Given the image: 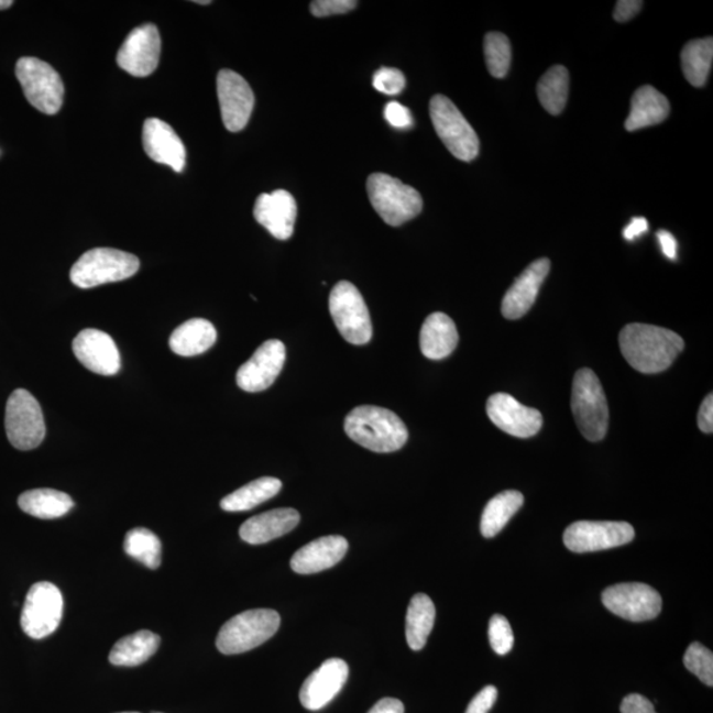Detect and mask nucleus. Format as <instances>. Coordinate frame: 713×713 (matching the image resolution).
I'll use <instances>...</instances> for the list:
<instances>
[{"label":"nucleus","instance_id":"13","mask_svg":"<svg viewBox=\"0 0 713 713\" xmlns=\"http://www.w3.org/2000/svg\"><path fill=\"white\" fill-rule=\"evenodd\" d=\"M603 604L607 611L633 623L656 618L662 611L660 594L644 583H623L606 588Z\"/></svg>","mask_w":713,"mask_h":713},{"label":"nucleus","instance_id":"47","mask_svg":"<svg viewBox=\"0 0 713 713\" xmlns=\"http://www.w3.org/2000/svg\"><path fill=\"white\" fill-rule=\"evenodd\" d=\"M368 713H405V705L398 699L385 698L380 700Z\"/></svg>","mask_w":713,"mask_h":713},{"label":"nucleus","instance_id":"20","mask_svg":"<svg viewBox=\"0 0 713 713\" xmlns=\"http://www.w3.org/2000/svg\"><path fill=\"white\" fill-rule=\"evenodd\" d=\"M297 207L293 195L284 189L262 194L256 198L254 217L276 240L286 241L294 234Z\"/></svg>","mask_w":713,"mask_h":713},{"label":"nucleus","instance_id":"28","mask_svg":"<svg viewBox=\"0 0 713 713\" xmlns=\"http://www.w3.org/2000/svg\"><path fill=\"white\" fill-rule=\"evenodd\" d=\"M18 504L24 513L42 519L64 517L75 506L68 494L55 489H33L24 492L20 495Z\"/></svg>","mask_w":713,"mask_h":713},{"label":"nucleus","instance_id":"26","mask_svg":"<svg viewBox=\"0 0 713 713\" xmlns=\"http://www.w3.org/2000/svg\"><path fill=\"white\" fill-rule=\"evenodd\" d=\"M670 103L652 86L645 85L632 97L630 114L625 122L627 131H637L662 123L669 117Z\"/></svg>","mask_w":713,"mask_h":713},{"label":"nucleus","instance_id":"43","mask_svg":"<svg viewBox=\"0 0 713 713\" xmlns=\"http://www.w3.org/2000/svg\"><path fill=\"white\" fill-rule=\"evenodd\" d=\"M619 710L621 713H657L650 700L638 693L627 695L621 703Z\"/></svg>","mask_w":713,"mask_h":713},{"label":"nucleus","instance_id":"49","mask_svg":"<svg viewBox=\"0 0 713 713\" xmlns=\"http://www.w3.org/2000/svg\"><path fill=\"white\" fill-rule=\"evenodd\" d=\"M12 4H13L12 0H0V10L10 9Z\"/></svg>","mask_w":713,"mask_h":713},{"label":"nucleus","instance_id":"16","mask_svg":"<svg viewBox=\"0 0 713 713\" xmlns=\"http://www.w3.org/2000/svg\"><path fill=\"white\" fill-rule=\"evenodd\" d=\"M286 362V347L279 340H268L255 350L248 362L238 369L237 385L243 392L260 393L267 390Z\"/></svg>","mask_w":713,"mask_h":713},{"label":"nucleus","instance_id":"40","mask_svg":"<svg viewBox=\"0 0 713 713\" xmlns=\"http://www.w3.org/2000/svg\"><path fill=\"white\" fill-rule=\"evenodd\" d=\"M356 6L354 0H316L310 3V12L316 18H327L353 11Z\"/></svg>","mask_w":713,"mask_h":713},{"label":"nucleus","instance_id":"9","mask_svg":"<svg viewBox=\"0 0 713 713\" xmlns=\"http://www.w3.org/2000/svg\"><path fill=\"white\" fill-rule=\"evenodd\" d=\"M4 425L7 438L19 451H31L42 445L45 438L42 407L35 396L24 388L15 390L7 401Z\"/></svg>","mask_w":713,"mask_h":713},{"label":"nucleus","instance_id":"6","mask_svg":"<svg viewBox=\"0 0 713 713\" xmlns=\"http://www.w3.org/2000/svg\"><path fill=\"white\" fill-rule=\"evenodd\" d=\"M279 626V613L273 610L242 612L221 627L216 639L217 649L224 656L253 650L274 637Z\"/></svg>","mask_w":713,"mask_h":713},{"label":"nucleus","instance_id":"29","mask_svg":"<svg viewBox=\"0 0 713 713\" xmlns=\"http://www.w3.org/2000/svg\"><path fill=\"white\" fill-rule=\"evenodd\" d=\"M158 645L161 637L157 634L139 630L119 639L110 651L109 660L114 666H139L154 656Z\"/></svg>","mask_w":713,"mask_h":713},{"label":"nucleus","instance_id":"21","mask_svg":"<svg viewBox=\"0 0 713 713\" xmlns=\"http://www.w3.org/2000/svg\"><path fill=\"white\" fill-rule=\"evenodd\" d=\"M143 147L152 161L168 165L175 172L184 171L187 150L175 130L161 119L150 118L144 122Z\"/></svg>","mask_w":713,"mask_h":713},{"label":"nucleus","instance_id":"37","mask_svg":"<svg viewBox=\"0 0 713 713\" xmlns=\"http://www.w3.org/2000/svg\"><path fill=\"white\" fill-rule=\"evenodd\" d=\"M685 669L709 687L713 685V654L705 646L693 643L683 658Z\"/></svg>","mask_w":713,"mask_h":713},{"label":"nucleus","instance_id":"32","mask_svg":"<svg viewBox=\"0 0 713 713\" xmlns=\"http://www.w3.org/2000/svg\"><path fill=\"white\" fill-rule=\"evenodd\" d=\"M524 495L517 491H507L495 495L484 508L481 517V534L493 538L502 531L513 515L524 505Z\"/></svg>","mask_w":713,"mask_h":713},{"label":"nucleus","instance_id":"17","mask_svg":"<svg viewBox=\"0 0 713 713\" xmlns=\"http://www.w3.org/2000/svg\"><path fill=\"white\" fill-rule=\"evenodd\" d=\"M486 413L495 426L515 438H533L544 425L538 409L524 406L505 393H497L489 398Z\"/></svg>","mask_w":713,"mask_h":713},{"label":"nucleus","instance_id":"50","mask_svg":"<svg viewBox=\"0 0 713 713\" xmlns=\"http://www.w3.org/2000/svg\"><path fill=\"white\" fill-rule=\"evenodd\" d=\"M195 3H197V4H210L209 0H204V2H200V0H197V2H195Z\"/></svg>","mask_w":713,"mask_h":713},{"label":"nucleus","instance_id":"19","mask_svg":"<svg viewBox=\"0 0 713 713\" xmlns=\"http://www.w3.org/2000/svg\"><path fill=\"white\" fill-rule=\"evenodd\" d=\"M349 667L345 660L332 658L326 660L319 669L310 673L300 690V703L304 709L319 711L339 695L345 685Z\"/></svg>","mask_w":713,"mask_h":713},{"label":"nucleus","instance_id":"22","mask_svg":"<svg viewBox=\"0 0 713 713\" xmlns=\"http://www.w3.org/2000/svg\"><path fill=\"white\" fill-rule=\"evenodd\" d=\"M550 268V261L547 257H541V260L533 262L514 282L502 300L501 310L506 319H520L531 309Z\"/></svg>","mask_w":713,"mask_h":713},{"label":"nucleus","instance_id":"34","mask_svg":"<svg viewBox=\"0 0 713 713\" xmlns=\"http://www.w3.org/2000/svg\"><path fill=\"white\" fill-rule=\"evenodd\" d=\"M570 89V75L564 66L555 65L539 79L538 98L544 108L552 116L564 110Z\"/></svg>","mask_w":713,"mask_h":713},{"label":"nucleus","instance_id":"8","mask_svg":"<svg viewBox=\"0 0 713 713\" xmlns=\"http://www.w3.org/2000/svg\"><path fill=\"white\" fill-rule=\"evenodd\" d=\"M429 116L441 142L456 158L472 162L478 157L479 136L451 99L441 95L435 96L429 102Z\"/></svg>","mask_w":713,"mask_h":713},{"label":"nucleus","instance_id":"14","mask_svg":"<svg viewBox=\"0 0 713 713\" xmlns=\"http://www.w3.org/2000/svg\"><path fill=\"white\" fill-rule=\"evenodd\" d=\"M217 96L224 128L230 132L246 128L255 102L246 79L233 70L222 69L217 76Z\"/></svg>","mask_w":713,"mask_h":713},{"label":"nucleus","instance_id":"24","mask_svg":"<svg viewBox=\"0 0 713 713\" xmlns=\"http://www.w3.org/2000/svg\"><path fill=\"white\" fill-rule=\"evenodd\" d=\"M299 522L300 514L295 508H275L244 522L240 535L249 545H264L293 531Z\"/></svg>","mask_w":713,"mask_h":713},{"label":"nucleus","instance_id":"38","mask_svg":"<svg viewBox=\"0 0 713 713\" xmlns=\"http://www.w3.org/2000/svg\"><path fill=\"white\" fill-rule=\"evenodd\" d=\"M489 640L492 649L500 656H505L513 649L514 634L511 623L501 614H495L489 623Z\"/></svg>","mask_w":713,"mask_h":713},{"label":"nucleus","instance_id":"10","mask_svg":"<svg viewBox=\"0 0 713 713\" xmlns=\"http://www.w3.org/2000/svg\"><path fill=\"white\" fill-rule=\"evenodd\" d=\"M17 77L33 108L44 114H57L63 106L64 84L48 63L36 57H22L17 64Z\"/></svg>","mask_w":713,"mask_h":713},{"label":"nucleus","instance_id":"30","mask_svg":"<svg viewBox=\"0 0 713 713\" xmlns=\"http://www.w3.org/2000/svg\"><path fill=\"white\" fill-rule=\"evenodd\" d=\"M435 617L434 601L425 593L415 594L409 601L406 616V638L413 650L419 651L426 646L434 629Z\"/></svg>","mask_w":713,"mask_h":713},{"label":"nucleus","instance_id":"27","mask_svg":"<svg viewBox=\"0 0 713 713\" xmlns=\"http://www.w3.org/2000/svg\"><path fill=\"white\" fill-rule=\"evenodd\" d=\"M217 341V330L208 320L191 319L182 323L171 334L172 352L182 356H194L207 352Z\"/></svg>","mask_w":713,"mask_h":713},{"label":"nucleus","instance_id":"1","mask_svg":"<svg viewBox=\"0 0 713 713\" xmlns=\"http://www.w3.org/2000/svg\"><path fill=\"white\" fill-rule=\"evenodd\" d=\"M619 348L637 372L657 374L672 365L684 349V341L670 329L634 322L621 330Z\"/></svg>","mask_w":713,"mask_h":713},{"label":"nucleus","instance_id":"15","mask_svg":"<svg viewBox=\"0 0 713 713\" xmlns=\"http://www.w3.org/2000/svg\"><path fill=\"white\" fill-rule=\"evenodd\" d=\"M162 39L156 25L138 26L119 48V68L134 77H147L157 68L161 58Z\"/></svg>","mask_w":713,"mask_h":713},{"label":"nucleus","instance_id":"4","mask_svg":"<svg viewBox=\"0 0 713 713\" xmlns=\"http://www.w3.org/2000/svg\"><path fill=\"white\" fill-rule=\"evenodd\" d=\"M366 190L374 210L390 227H401L414 220L423 209L418 190L381 172L369 176Z\"/></svg>","mask_w":713,"mask_h":713},{"label":"nucleus","instance_id":"45","mask_svg":"<svg viewBox=\"0 0 713 713\" xmlns=\"http://www.w3.org/2000/svg\"><path fill=\"white\" fill-rule=\"evenodd\" d=\"M643 6L644 2H638V0H619L613 17L619 23L629 22L643 9Z\"/></svg>","mask_w":713,"mask_h":713},{"label":"nucleus","instance_id":"7","mask_svg":"<svg viewBox=\"0 0 713 713\" xmlns=\"http://www.w3.org/2000/svg\"><path fill=\"white\" fill-rule=\"evenodd\" d=\"M329 312L336 328L353 345H365L373 337L372 319L363 296L354 284L341 281L329 295Z\"/></svg>","mask_w":713,"mask_h":713},{"label":"nucleus","instance_id":"5","mask_svg":"<svg viewBox=\"0 0 713 713\" xmlns=\"http://www.w3.org/2000/svg\"><path fill=\"white\" fill-rule=\"evenodd\" d=\"M141 262L138 256L125 251L98 248L86 251L73 264L70 281L79 288H92L106 283L129 279L138 273Z\"/></svg>","mask_w":713,"mask_h":713},{"label":"nucleus","instance_id":"48","mask_svg":"<svg viewBox=\"0 0 713 713\" xmlns=\"http://www.w3.org/2000/svg\"><path fill=\"white\" fill-rule=\"evenodd\" d=\"M647 230H649V223H647L645 218L636 217L633 218L629 224H627V227L623 231V234L625 237V240L633 241L636 240L637 237L646 233Z\"/></svg>","mask_w":713,"mask_h":713},{"label":"nucleus","instance_id":"31","mask_svg":"<svg viewBox=\"0 0 713 713\" xmlns=\"http://www.w3.org/2000/svg\"><path fill=\"white\" fill-rule=\"evenodd\" d=\"M282 481L275 478H262L249 482L248 485L238 489L234 493L227 495L221 501L224 512H248L257 505L263 504L281 492Z\"/></svg>","mask_w":713,"mask_h":713},{"label":"nucleus","instance_id":"39","mask_svg":"<svg viewBox=\"0 0 713 713\" xmlns=\"http://www.w3.org/2000/svg\"><path fill=\"white\" fill-rule=\"evenodd\" d=\"M373 86L387 96H398L406 86V77L399 69L381 68L374 73Z\"/></svg>","mask_w":713,"mask_h":713},{"label":"nucleus","instance_id":"23","mask_svg":"<svg viewBox=\"0 0 713 713\" xmlns=\"http://www.w3.org/2000/svg\"><path fill=\"white\" fill-rule=\"evenodd\" d=\"M348 547V540L340 535L321 537L297 550L290 559V568L300 574L329 570L345 557Z\"/></svg>","mask_w":713,"mask_h":713},{"label":"nucleus","instance_id":"3","mask_svg":"<svg viewBox=\"0 0 713 713\" xmlns=\"http://www.w3.org/2000/svg\"><path fill=\"white\" fill-rule=\"evenodd\" d=\"M571 407L580 432L586 440L600 441L605 438L610 426V407L603 386L591 369H581L574 374Z\"/></svg>","mask_w":713,"mask_h":713},{"label":"nucleus","instance_id":"11","mask_svg":"<svg viewBox=\"0 0 713 713\" xmlns=\"http://www.w3.org/2000/svg\"><path fill=\"white\" fill-rule=\"evenodd\" d=\"M63 594L50 581H39L26 593L20 625L26 636L43 639L51 636L62 623Z\"/></svg>","mask_w":713,"mask_h":713},{"label":"nucleus","instance_id":"41","mask_svg":"<svg viewBox=\"0 0 713 713\" xmlns=\"http://www.w3.org/2000/svg\"><path fill=\"white\" fill-rule=\"evenodd\" d=\"M385 118L395 129L407 130L412 129L414 124L412 111L406 106L395 101L386 105Z\"/></svg>","mask_w":713,"mask_h":713},{"label":"nucleus","instance_id":"12","mask_svg":"<svg viewBox=\"0 0 713 713\" xmlns=\"http://www.w3.org/2000/svg\"><path fill=\"white\" fill-rule=\"evenodd\" d=\"M634 528L627 522H574L564 531L568 550L578 553L610 550V548L630 544Z\"/></svg>","mask_w":713,"mask_h":713},{"label":"nucleus","instance_id":"18","mask_svg":"<svg viewBox=\"0 0 713 713\" xmlns=\"http://www.w3.org/2000/svg\"><path fill=\"white\" fill-rule=\"evenodd\" d=\"M73 353L90 372L116 375L121 370V354L111 336L98 329H84L73 340Z\"/></svg>","mask_w":713,"mask_h":713},{"label":"nucleus","instance_id":"2","mask_svg":"<svg viewBox=\"0 0 713 713\" xmlns=\"http://www.w3.org/2000/svg\"><path fill=\"white\" fill-rule=\"evenodd\" d=\"M345 432L356 445L379 453L399 451L408 439L407 427L399 416L376 406L353 408L345 419Z\"/></svg>","mask_w":713,"mask_h":713},{"label":"nucleus","instance_id":"33","mask_svg":"<svg viewBox=\"0 0 713 713\" xmlns=\"http://www.w3.org/2000/svg\"><path fill=\"white\" fill-rule=\"evenodd\" d=\"M713 62L712 37L692 40L682 51V69L687 81L702 88L709 78Z\"/></svg>","mask_w":713,"mask_h":713},{"label":"nucleus","instance_id":"42","mask_svg":"<svg viewBox=\"0 0 713 713\" xmlns=\"http://www.w3.org/2000/svg\"><path fill=\"white\" fill-rule=\"evenodd\" d=\"M498 691L494 685H486L469 703L465 713H487L497 700Z\"/></svg>","mask_w":713,"mask_h":713},{"label":"nucleus","instance_id":"35","mask_svg":"<svg viewBox=\"0 0 713 713\" xmlns=\"http://www.w3.org/2000/svg\"><path fill=\"white\" fill-rule=\"evenodd\" d=\"M124 552L150 570L162 564V541L149 528L136 527L125 534Z\"/></svg>","mask_w":713,"mask_h":713},{"label":"nucleus","instance_id":"25","mask_svg":"<svg viewBox=\"0 0 713 713\" xmlns=\"http://www.w3.org/2000/svg\"><path fill=\"white\" fill-rule=\"evenodd\" d=\"M459 333L451 317L435 312L429 315L420 330V350L429 360H442L458 347Z\"/></svg>","mask_w":713,"mask_h":713},{"label":"nucleus","instance_id":"46","mask_svg":"<svg viewBox=\"0 0 713 713\" xmlns=\"http://www.w3.org/2000/svg\"><path fill=\"white\" fill-rule=\"evenodd\" d=\"M657 238L663 254L671 261L677 260L678 243L676 238L666 230H659Z\"/></svg>","mask_w":713,"mask_h":713},{"label":"nucleus","instance_id":"36","mask_svg":"<svg viewBox=\"0 0 713 713\" xmlns=\"http://www.w3.org/2000/svg\"><path fill=\"white\" fill-rule=\"evenodd\" d=\"M485 63L495 78H504L511 69L512 45L504 33H487L484 40Z\"/></svg>","mask_w":713,"mask_h":713},{"label":"nucleus","instance_id":"51","mask_svg":"<svg viewBox=\"0 0 713 713\" xmlns=\"http://www.w3.org/2000/svg\"><path fill=\"white\" fill-rule=\"evenodd\" d=\"M121 713H138V712H121Z\"/></svg>","mask_w":713,"mask_h":713},{"label":"nucleus","instance_id":"44","mask_svg":"<svg viewBox=\"0 0 713 713\" xmlns=\"http://www.w3.org/2000/svg\"><path fill=\"white\" fill-rule=\"evenodd\" d=\"M698 426L704 434L713 432V395H706L698 414Z\"/></svg>","mask_w":713,"mask_h":713}]
</instances>
